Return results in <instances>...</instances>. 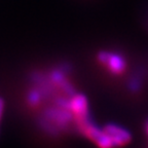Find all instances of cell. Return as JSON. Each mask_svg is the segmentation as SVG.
<instances>
[{
  "label": "cell",
  "instance_id": "6da1fadb",
  "mask_svg": "<svg viewBox=\"0 0 148 148\" xmlns=\"http://www.w3.org/2000/svg\"><path fill=\"white\" fill-rule=\"evenodd\" d=\"M97 59L102 65H104L107 69L113 74H120L125 71L127 63L123 56L117 53L101 51L98 53Z\"/></svg>",
  "mask_w": 148,
  "mask_h": 148
},
{
  "label": "cell",
  "instance_id": "7a4b0ae2",
  "mask_svg": "<svg viewBox=\"0 0 148 148\" xmlns=\"http://www.w3.org/2000/svg\"><path fill=\"white\" fill-rule=\"evenodd\" d=\"M70 110L78 117L79 125L90 120L88 110V100L83 95L77 94V95L72 96V99L70 100Z\"/></svg>",
  "mask_w": 148,
  "mask_h": 148
},
{
  "label": "cell",
  "instance_id": "3957f363",
  "mask_svg": "<svg viewBox=\"0 0 148 148\" xmlns=\"http://www.w3.org/2000/svg\"><path fill=\"white\" fill-rule=\"evenodd\" d=\"M103 131L110 137V139L112 140L113 145L115 147L125 145L131 140V134L127 132V130L119 127V125L109 123L104 127Z\"/></svg>",
  "mask_w": 148,
  "mask_h": 148
},
{
  "label": "cell",
  "instance_id": "277c9868",
  "mask_svg": "<svg viewBox=\"0 0 148 148\" xmlns=\"http://www.w3.org/2000/svg\"><path fill=\"white\" fill-rule=\"evenodd\" d=\"M44 117L47 120H53L58 123H67L71 119V115L68 111L64 108L57 109V108H49L44 111Z\"/></svg>",
  "mask_w": 148,
  "mask_h": 148
},
{
  "label": "cell",
  "instance_id": "5b68a950",
  "mask_svg": "<svg viewBox=\"0 0 148 148\" xmlns=\"http://www.w3.org/2000/svg\"><path fill=\"white\" fill-rule=\"evenodd\" d=\"M49 75L51 80L53 82V84H55V86H58L59 88H61V86L68 80V79L66 78V73L63 72L61 69H59V68L53 69L49 72Z\"/></svg>",
  "mask_w": 148,
  "mask_h": 148
},
{
  "label": "cell",
  "instance_id": "8992f818",
  "mask_svg": "<svg viewBox=\"0 0 148 148\" xmlns=\"http://www.w3.org/2000/svg\"><path fill=\"white\" fill-rule=\"evenodd\" d=\"M42 94L40 92V90L35 86V88H31L27 94V103L30 106H37V105L40 104L42 99Z\"/></svg>",
  "mask_w": 148,
  "mask_h": 148
},
{
  "label": "cell",
  "instance_id": "52a82bcc",
  "mask_svg": "<svg viewBox=\"0 0 148 148\" xmlns=\"http://www.w3.org/2000/svg\"><path fill=\"white\" fill-rule=\"evenodd\" d=\"M58 68H59V69L62 70L63 72H65L66 74L70 73V72L72 71V66H71V64H70V63H68V62H62V63H60V64H59V66H58Z\"/></svg>",
  "mask_w": 148,
  "mask_h": 148
},
{
  "label": "cell",
  "instance_id": "ba28073f",
  "mask_svg": "<svg viewBox=\"0 0 148 148\" xmlns=\"http://www.w3.org/2000/svg\"><path fill=\"white\" fill-rule=\"evenodd\" d=\"M130 86H131L132 90H137V88H139V86H140V83H139L138 79H133V80H131Z\"/></svg>",
  "mask_w": 148,
  "mask_h": 148
},
{
  "label": "cell",
  "instance_id": "9c48e42d",
  "mask_svg": "<svg viewBox=\"0 0 148 148\" xmlns=\"http://www.w3.org/2000/svg\"><path fill=\"white\" fill-rule=\"evenodd\" d=\"M4 100L2 99V98L0 97V120H1V118H2V115H3V111H4Z\"/></svg>",
  "mask_w": 148,
  "mask_h": 148
},
{
  "label": "cell",
  "instance_id": "30bf717a",
  "mask_svg": "<svg viewBox=\"0 0 148 148\" xmlns=\"http://www.w3.org/2000/svg\"><path fill=\"white\" fill-rule=\"evenodd\" d=\"M147 130H148V127H147Z\"/></svg>",
  "mask_w": 148,
  "mask_h": 148
}]
</instances>
